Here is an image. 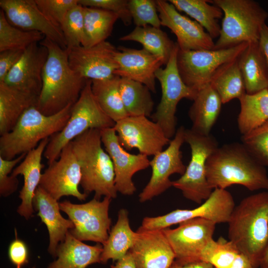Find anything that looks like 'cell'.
<instances>
[{
    "instance_id": "cell-1",
    "label": "cell",
    "mask_w": 268,
    "mask_h": 268,
    "mask_svg": "<svg viewBox=\"0 0 268 268\" xmlns=\"http://www.w3.org/2000/svg\"><path fill=\"white\" fill-rule=\"evenodd\" d=\"M206 176L213 190L240 185L250 191L268 190V176L245 146L232 142L218 146L206 162Z\"/></svg>"
},
{
    "instance_id": "cell-2",
    "label": "cell",
    "mask_w": 268,
    "mask_h": 268,
    "mask_svg": "<svg viewBox=\"0 0 268 268\" xmlns=\"http://www.w3.org/2000/svg\"><path fill=\"white\" fill-rule=\"evenodd\" d=\"M40 43L48 51L42 72V87L36 107L43 114H56L78 99L86 80L70 67L68 52L45 38Z\"/></svg>"
},
{
    "instance_id": "cell-3",
    "label": "cell",
    "mask_w": 268,
    "mask_h": 268,
    "mask_svg": "<svg viewBox=\"0 0 268 268\" xmlns=\"http://www.w3.org/2000/svg\"><path fill=\"white\" fill-rule=\"evenodd\" d=\"M228 223V237L254 268L260 262L268 243V192L243 199L235 206Z\"/></svg>"
},
{
    "instance_id": "cell-4",
    "label": "cell",
    "mask_w": 268,
    "mask_h": 268,
    "mask_svg": "<svg viewBox=\"0 0 268 268\" xmlns=\"http://www.w3.org/2000/svg\"><path fill=\"white\" fill-rule=\"evenodd\" d=\"M80 167V184L84 193L94 192L98 200L102 196L115 199L117 191L112 160L102 146L101 130H87L70 142Z\"/></svg>"
},
{
    "instance_id": "cell-5",
    "label": "cell",
    "mask_w": 268,
    "mask_h": 268,
    "mask_svg": "<svg viewBox=\"0 0 268 268\" xmlns=\"http://www.w3.org/2000/svg\"><path fill=\"white\" fill-rule=\"evenodd\" d=\"M72 105L50 116L41 113L36 106L27 109L12 130L0 136V157L12 160L27 154L42 140L60 132L70 117Z\"/></svg>"
},
{
    "instance_id": "cell-6",
    "label": "cell",
    "mask_w": 268,
    "mask_h": 268,
    "mask_svg": "<svg viewBox=\"0 0 268 268\" xmlns=\"http://www.w3.org/2000/svg\"><path fill=\"white\" fill-rule=\"evenodd\" d=\"M211 3L223 11L219 36L214 49L233 47L259 41L268 12L253 0H214Z\"/></svg>"
},
{
    "instance_id": "cell-7",
    "label": "cell",
    "mask_w": 268,
    "mask_h": 268,
    "mask_svg": "<svg viewBox=\"0 0 268 268\" xmlns=\"http://www.w3.org/2000/svg\"><path fill=\"white\" fill-rule=\"evenodd\" d=\"M87 79L77 101L72 105L70 117L63 129L51 136L44 152L48 164L56 160L63 149L75 138L88 130L114 127L115 122L101 109Z\"/></svg>"
},
{
    "instance_id": "cell-8",
    "label": "cell",
    "mask_w": 268,
    "mask_h": 268,
    "mask_svg": "<svg viewBox=\"0 0 268 268\" xmlns=\"http://www.w3.org/2000/svg\"><path fill=\"white\" fill-rule=\"evenodd\" d=\"M184 138L190 147L191 157L185 173L172 181V186L180 190L185 198L200 204L213 190L206 179V162L218 143L212 135H201L191 129H185Z\"/></svg>"
},
{
    "instance_id": "cell-9",
    "label": "cell",
    "mask_w": 268,
    "mask_h": 268,
    "mask_svg": "<svg viewBox=\"0 0 268 268\" xmlns=\"http://www.w3.org/2000/svg\"><path fill=\"white\" fill-rule=\"evenodd\" d=\"M179 47L176 45L164 68L160 67L155 72V77L161 88V97L156 110L152 114V121L157 123L169 139L176 132L177 106L184 98L194 100L197 92L188 87L183 81L177 65Z\"/></svg>"
},
{
    "instance_id": "cell-10",
    "label": "cell",
    "mask_w": 268,
    "mask_h": 268,
    "mask_svg": "<svg viewBox=\"0 0 268 268\" xmlns=\"http://www.w3.org/2000/svg\"><path fill=\"white\" fill-rule=\"evenodd\" d=\"M249 43L218 50L182 51L179 49L177 65L184 82L198 91L209 84L217 70L223 65L237 59Z\"/></svg>"
},
{
    "instance_id": "cell-11",
    "label": "cell",
    "mask_w": 268,
    "mask_h": 268,
    "mask_svg": "<svg viewBox=\"0 0 268 268\" xmlns=\"http://www.w3.org/2000/svg\"><path fill=\"white\" fill-rule=\"evenodd\" d=\"M112 199L104 197L102 201L94 198L82 204L68 201L59 202L61 210L65 212L73 223L69 231L77 239L91 241L102 245L109 237L111 219L109 216Z\"/></svg>"
},
{
    "instance_id": "cell-12",
    "label": "cell",
    "mask_w": 268,
    "mask_h": 268,
    "mask_svg": "<svg viewBox=\"0 0 268 268\" xmlns=\"http://www.w3.org/2000/svg\"><path fill=\"white\" fill-rule=\"evenodd\" d=\"M235 206L231 193L226 189L216 188L200 206L192 209H177L158 216L145 217L140 227L147 230H163L196 218H204L216 224L228 223Z\"/></svg>"
},
{
    "instance_id": "cell-13",
    "label": "cell",
    "mask_w": 268,
    "mask_h": 268,
    "mask_svg": "<svg viewBox=\"0 0 268 268\" xmlns=\"http://www.w3.org/2000/svg\"><path fill=\"white\" fill-rule=\"evenodd\" d=\"M185 131L184 127L180 126L168 147L154 155L150 160L151 176L138 196L140 202L152 200L172 186V181L170 180L171 175L174 174L182 175L185 173L186 166L183 162L181 150L185 142Z\"/></svg>"
},
{
    "instance_id": "cell-14",
    "label": "cell",
    "mask_w": 268,
    "mask_h": 268,
    "mask_svg": "<svg viewBox=\"0 0 268 268\" xmlns=\"http://www.w3.org/2000/svg\"><path fill=\"white\" fill-rule=\"evenodd\" d=\"M113 128L124 149L136 148L147 156L160 152L171 141L159 124L144 116H128L116 122Z\"/></svg>"
},
{
    "instance_id": "cell-15",
    "label": "cell",
    "mask_w": 268,
    "mask_h": 268,
    "mask_svg": "<svg viewBox=\"0 0 268 268\" xmlns=\"http://www.w3.org/2000/svg\"><path fill=\"white\" fill-rule=\"evenodd\" d=\"M81 178L80 167L70 142L42 173L39 186L58 201L69 196L84 201L87 195L78 188Z\"/></svg>"
},
{
    "instance_id": "cell-16",
    "label": "cell",
    "mask_w": 268,
    "mask_h": 268,
    "mask_svg": "<svg viewBox=\"0 0 268 268\" xmlns=\"http://www.w3.org/2000/svg\"><path fill=\"white\" fill-rule=\"evenodd\" d=\"M179 224L174 229H163L175 255V260L181 263L201 261L202 250L213 239L216 223L196 218Z\"/></svg>"
},
{
    "instance_id": "cell-17",
    "label": "cell",
    "mask_w": 268,
    "mask_h": 268,
    "mask_svg": "<svg viewBox=\"0 0 268 268\" xmlns=\"http://www.w3.org/2000/svg\"><path fill=\"white\" fill-rule=\"evenodd\" d=\"M117 49L105 41L90 47L82 46L67 50L71 68L86 79L103 80L114 75L118 65L115 59Z\"/></svg>"
},
{
    "instance_id": "cell-18",
    "label": "cell",
    "mask_w": 268,
    "mask_h": 268,
    "mask_svg": "<svg viewBox=\"0 0 268 268\" xmlns=\"http://www.w3.org/2000/svg\"><path fill=\"white\" fill-rule=\"evenodd\" d=\"M101 140L105 151L110 156L115 172V186L118 192L131 196L136 191L133 181L136 172L149 166L148 156L138 153L131 154L121 145L114 128L101 130Z\"/></svg>"
},
{
    "instance_id": "cell-19",
    "label": "cell",
    "mask_w": 268,
    "mask_h": 268,
    "mask_svg": "<svg viewBox=\"0 0 268 268\" xmlns=\"http://www.w3.org/2000/svg\"><path fill=\"white\" fill-rule=\"evenodd\" d=\"M156 2L161 25L176 35L180 50L214 49L213 39L199 23L180 13L168 0H157Z\"/></svg>"
},
{
    "instance_id": "cell-20",
    "label": "cell",
    "mask_w": 268,
    "mask_h": 268,
    "mask_svg": "<svg viewBox=\"0 0 268 268\" xmlns=\"http://www.w3.org/2000/svg\"><path fill=\"white\" fill-rule=\"evenodd\" d=\"M0 7L13 26L27 31H35L67 49L62 30L53 24L38 8L35 0H0Z\"/></svg>"
},
{
    "instance_id": "cell-21",
    "label": "cell",
    "mask_w": 268,
    "mask_h": 268,
    "mask_svg": "<svg viewBox=\"0 0 268 268\" xmlns=\"http://www.w3.org/2000/svg\"><path fill=\"white\" fill-rule=\"evenodd\" d=\"M136 268H170L175 255L163 230L139 227L129 251Z\"/></svg>"
},
{
    "instance_id": "cell-22",
    "label": "cell",
    "mask_w": 268,
    "mask_h": 268,
    "mask_svg": "<svg viewBox=\"0 0 268 268\" xmlns=\"http://www.w3.org/2000/svg\"><path fill=\"white\" fill-rule=\"evenodd\" d=\"M47 48L34 43L23 52L20 59L3 81L20 90L39 96L42 87V72L47 59Z\"/></svg>"
},
{
    "instance_id": "cell-23",
    "label": "cell",
    "mask_w": 268,
    "mask_h": 268,
    "mask_svg": "<svg viewBox=\"0 0 268 268\" xmlns=\"http://www.w3.org/2000/svg\"><path fill=\"white\" fill-rule=\"evenodd\" d=\"M118 65L114 74L139 82L155 93V72L164 65L161 58L145 49L119 47L115 54Z\"/></svg>"
},
{
    "instance_id": "cell-24",
    "label": "cell",
    "mask_w": 268,
    "mask_h": 268,
    "mask_svg": "<svg viewBox=\"0 0 268 268\" xmlns=\"http://www.w3.org/2000/svg\"><path fill=\"white\" fill-rule=\"evenodd\" d=\"M50 137L42 140L34 149L28 152L20 163L12 170L11 175L16 177L23 176V186L19 192V198L21 202L17 211L25 219L31 218L33 214V199L35 192L39 186L42 169V156L50 141Z\"/></svg>"
},
{
    "instance_id": "cell-25",
    "label": "cell",
    "mask_w": 268,
    "mask_h": 268,
    "mask_svg": "<svg viewBox=\"0 0 268 268\" xmlns=\"http://www.w3.org/2000/svg\"><path fill=\"white\" fill-rule=\"evenodd\" d=\"M33 207L47 228L49 235L48 250L54 258H56L59 244L64 240L69 230L74 227L73 223L69 219L62 216L58 201L40 186L35 192Z\"/></svg>"
},
{
    "instance_id": "cell-26",
    "label": "cell",
    "mask_w": 268,
    "mask_h": 268,
    "mask_svg": "<svg viewBox=\"0 0 268 268\" xmlns=\"http://www.w3.org/2000/svg\"><path fill=\"white\" fill-rule=\"evenodd\" d=\"M103 246L87 245L75 238L69 231L56 250L57 259L47 268H86L89 265L101 263Z\"/></svg>"
},
{
    "instance_id": "cell-27",
    "label": "cell",
    "mask_w": 268,
    "mask_h": 268,
    "mask_svg": "<svg viewBox=\"0 0 268 268\" xmlns=\"http://www.w3.org/2000/svg\"><path fill=\"white\" fill-rule=\"evenodd\" d=\"M193 101L188 112L192 123L190 129L200 135H209L220 114V97L209 83L198 91Z\"/></svg>"
},
{
    "instance_id": "cell-28",
    "label": "cell",
    "mask_w": 268,
    "mask_h": 268,
    "mask_svg": "<svg viewBox=\"0 0 268 268\" xmlns=\"http://www.w3.org/2000/svg\"><path fill=\"white\" fill-rule=\"evenodd\" d=\"M237 62L246 93L253 94L268 89V63L258 42L249 43Z\"/></svg>"
},
{
    "instance_id": "cell-29",
    "label": "cell",
    "mask_w": 268,
    "mask_h": 268,
    "mask_svg": "<svg viewBox=\"0 0 268 268\" xmlns=\"http://www.w3.org/2000/svg\"><path fill=\"white\" fill-rule=\"evenodd\" d=\"M38 96L0 82V135L13 128L25 111L36 106Z\"/></svg>"
},
{
    "instance_id": "cell-30",
    "label": "cell",
    "mask_w": 268,
    "mask_h": 268,
    "mask_svg": "<svg viewBox=\"0 0 268 268\" xmlns=\"http://www.w3.org/2000/svg\"><path fill=\"white\" fill-rule=\"evenodd\" d=\"M135 235V232L132 230L130 225L127 210L121 209L116 224L103 244L101 263L106 264L110 259L118 261L124 257L133 246Z\"/></svg>"
},
{
    "instance_id": "cell-31",
    "label": "cell",
    "mask_w": 268,
    "mask_h": 268,
    "mask_svg": "<svg viewBox=\"0 0 268 268\" xmlns=\"http://www.w3.org/2000/svg\"><path fill=\"white\" fill-rule=\"evenodd\" d=\"M121 77L114 75L103 80H92V93L103 111L115 123L128 115L120 91Z\"/></svg>"
},
{
    "instance_id": "cell-32",
    "label": "cell",
    "mask_w": 268,
    "mask_h": 268,
    "mask_svg": "<svg viewBox=\"0 0 268 268\" xmlns=\"http://www.w3.org/2000/svg\"><path fill=\"white\" fill-rule=\"evenodd\" d=\"M239 100L240 111L237 118V125L242 135L268 120V89L253 94L245 93Z\"/></svg>"
},
{
    "instance_id": "cell-33",
    "label": "cell",
    "mask_w": 268,
    "mask_h": 268,
    "mask_svg": "<svg viewBox=\"0 0 268 268\" xmlns=\"http://www.w3.org/2000/svg\"><path fill=\"white\" fill-rule=\"evenodd\" d=\"M179 11L184 12L199 23L212 39L219 36L221 26L218 19L223 15L222 10L207 0H169Z\"/></svg>"
},
{
    "instance_id": "cell-34",
    "label": "cell",
    "mask_w": 268,
    "mask_h": 268,
    "mask_svg": "<svg viewBox=\"0 0 268 268\" xmlns=\"http://www.w3.org/2000/svg\"><path fill=\"white\" fill-rule=\"evenodd\" d=\"M120 40L139 43L143 49L161 58L165 65L176 45V42L171 40L160 28L151 26H136L130 33L121 37Z\"/></svg>"
},
{
    "instance_id": "cell-35",
    "label": "cell",
    "mask_w": 268,
    "mask_h": 268,
    "mask_svg": "<svg viewBox=\"0 0 268 268\" xmlns=\"http://www.w3.org/2000/svg\"><path fill=\"white\" fill-rule=\"evenodd\" d=\"M85 41L90 47L106 41L110 35L119 16L102 9L83 6Z\"/></svg>"
},
{
    "instance_id": "cell-36",
    "label": "cell",
    "mask_w": 268,
    "mask_h": 268,
    "mask_svg": "<svg viewBox=\"0 0 268 268\" xmlns=\"http://www.w3.org/2000/svg\"><path fill=\"white\" fill-rule=\"evenodd\" d=\"M120 91L125 110L129 116H151L154 105L150 90L145 85L121 78Z\"/></svg>"
},
{
    "instance_id": "cell-37",
    "label": "cell",
    "mask_w": 268,
    "mask_h": 268,
    "mask_svg": "<svg viewBox=\"0 0 268 268\" xmlns=\"http://www.w3.org/2000/svg\"><path fill=\"white\" fill-rule=\"evenodd\" d=\"M237 58L221 66L210 82L219 95L222 104L233 99H239L246 93Z\"/></svg>"
},
{
    "instance_id": "cell-38",
    "label": "cell",
    "mask_w": 268,
    "mask_h": 268,
    "mask_svg": "<svg viewBox=\"0 0 268 268\" xmlns=\"http://www.w3.org/2000/svg\"><path fill=\"white\" fill-rule=\"evenodd\" d=\"M45 38L41 33L27 31L12 25L0 10V52L11 50H25L31 45Z\"/></svg>"
},
{
    "instance_id": "cell-39",
    "label": "cell",
    "mask_w": 268,
    "mask_h": 268,
    "mask_svg": "<svg viewBox=\"0 0 268 268\" xmlns=\"http://www.w3.org/2000/svg\"><path fill=\"white\" fill-rule=\"evenodd\" d=\"M239 253L231 241L222 237L216 241L212 239L202 250L201 261L211 264L215 268H229Z\"/></svg>"
},
{
    "instance_id": "cell-40",
    "label": "cell",
    "mask_w": 268,
    "mask_h": 268,
    "mask_svg": "<svg viewBox=\"0 0 268 268\" xmlns=\"http://www.w3.org/2000/svg\"><path fill=\"white\" fill-rule=\"evenodd\" d=\"M67 50L83 46L85 41L83 6L78 3L67 13L61 26Z\"/></svg>"
},
{
    "instance_id": "cell-41",
    "label": "cell",
    "mask_w": 268,
    "mask_h": 268,
    "mask_svg": "<svg viewBox=\"0 0 268 268\" xmlns=\"http://www.w3.org/2000/svg\"><path fill=\"white\" fill-rule=\"evenodd\" d=\"M241 143L264 167H268V120L242 135Z\"/></svg>"
},
{
    "instance_id": "cell-42",
    "label": "cell",
    "mask_w": 268,
    "mask_h": 268,
    "mask_svg": "<svg viewBox=\"0 0 268 268\" xmlns=\"http://www.w3.org/2000/svg\"><path fill=\"white\" fill-rule=\"evenodd\" d=\"M128 7L136 26H151L160 28L161 21L156 0H128Z\"/></svg>"
},
{
    "instance_id": "cell-43",
    "label": "cell",
    "mask_w": 268,
    "mask_h": 268,
    "mask_svg": "<svg viewBox=\"0 0 268 268\" xmlns=\"http://www.w3.org/2000/svg\"><path fill=\"white\" fill-rule=\"evenodd\" d=\"M41 12L55 25L60 27L69 11L78 0H35Z\"/></svg>"
},
{
    "instance_id": "cell-44",
    "label": "cell",
    "mask_w": 268,
    "mask_h": 268,
    "mask_svg": "<svg viewBox=\"0 0 268 268\" xmlns=\"http://www.w3.org/2000/svg\"><path fill=\"white\" fill-rule=\"evenodd\" d=\"M78 3L82 6L102 9L117 14L123 23L128 26L132 22V18L127 0H78Z\"/></svg>"
},
{
    "instance_id": "cell-45",
    "label": "cell",
    "mask_w": 268,
    "mask_h": 268,
    "mask_svg": "<svg viewBox=\"0 0 268 268\" xmlns=\"http://www.w3.org/2000/svg\"><path fill=\"white\" fill-rule=\"evenodd\" d=\"M22 154L12 160H6L0 157V194L6 197L15 192L18 188V180L16 177L9 174L14 167L25 157Z\"/></svg>"
},
{
    "instance_id": "cell-46",
    "label": "cell",
    "mask_w": 268,
    "mask_h": 268,
    "mask_svg": "<svg viewBox=\"0 0 268 268\" xmlns=\"http://www.w3.org/2000/svg\"><path fill=\"white\" fill-rule=\"evenodd\" d=\"M15 238L10 244L8 255L10 262L16 268H21L28 262V249L25 243L18 238L16 229Z\"/></svg>"
},
{
    "instance_id": "cell-47",
    "label": "cell",
    "mask_w": 268,
    "mask_h": 268,
    "mask_svg": "<svg viewBox=\"0 0 268 268\" xmlns=\"http://www.w3.org/2000/svg\"><path fill=\"white\" fill-rule=\"evenodd\" d=\"M24 51L11 50L0 52V82L4 81L9 72L20 59Z\"/></svg>"
},
{
    "instance_id": "cell-48",
    "label": "cell",
    "mask_w": 268,
    "mask_h": 268,
    "mask_svg": "<svg viewBox=\"0 0 268 268\" xmlns=\"http://www.w3.org/2000/svg\"><path fill=\"white\" fill-rule=\"evenodd\" d=\"M170 268H215L211 264L202 261L181 263L175 260Z\"/></svg>"
},
{
    "instance_id": "cell-49",
    "label": "cell",
    "mask_w": 268,
    "mask_h": 268,
    "mask_svg": "<svg viewBox=\"0 0 268 268\" xmlns=\"http://www.w3.org/2000/svg\"><path fill=\"white\" fill-rule=\"evenodd\" d=\"M111 268H136L133 256L129 251L127 254L111 266Z\"/></svg>"
},
{
    "instance_id": "cell-50",
    "label": "cell",
    "mask_w": 268,
    "mask_h": 268,
    "mask_svg": "<svg viewBox=\"0 0 268 268\" xmlns=\"http://www.w3.org/2000/svg\"><path fill=\"white\" fill-rule=\"evenodd\" d=\"M258 43L268 63V26L267 24L261 30Z\"/></svg>"
},
{
    "instance_id": "cell-51",
    "label": "cell",
    "mask_w": 268,
    "mask_h": 268,
    "mask_svg": "<svg viewBox=\"0 0 268 268\" xmlns=\"http://www.w3.org/2000/svg\"><path fill=\"white\" fill-rule=\"evenodd\" d=\"M229 268H254L248 258L239 253Z\"/></svg>"
},
{
    "instance_id": "cell-52",
    "label": "cell",
    "mask_w": 268,
    "mask_h": 268,
    "mask_svg": "<svg viewBox=\"0 0 268 268\" xmlns=\"http://www.w3.org/2000/svg\"><path fill=\"white\" fill-rule=\"evenodd\" d=\"M260 268H268V243L260 260Z\"/></svg>"
},
{
    "instance_id": "cell-53",
    "label": "cell",
    "mask_w": 268,
    "mask_h": 268,
    "mask_svg": "<svg viewBox=\"0 0 268 268\" xmlns=\"http://www.w3.org/2000/svg\"><path fill=\"white\" fill-rule=\"evenodd\" d=\"M36 268L34 267H33V268Z\"/></svg>"
}]
</instances>
